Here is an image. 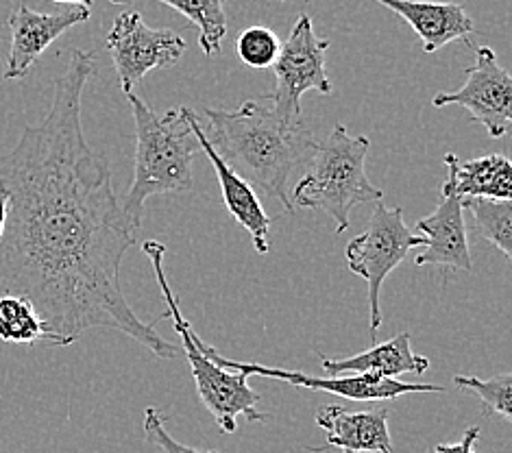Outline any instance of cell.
<instances>
[{"mask_svg": "<svg viewBox=\"0 0 512 453\" xmlns=\"http://www.w3.org/2000/svg\"><path fill=\"white\" fill-rule=\"evenodd\" d=\"M94 72L90 51H72L46 118L24 127L14 149L0 155L7 197L0 297L27 299L53 347L75 345L92 329H116L170 360L181 347L140 321L120 284L138 231L116 197L109 162L83 133L81 103Z\"/></svg>", "mask_w": 512, "mask_h": 453, "instance_id": "1", "label": "cell"}, {"mask_svg": "<svg viewBox=\"0 0 512 453\" xmlns=\"http://www.w3.org/2000/svg\"><path fill=\"white\" fill-rule=\"evenodd\" d=\"M203 114L210 122L205 136L216 153L251 186L277 199L286 212H295L288 181L297 168L308 166L319 146L303 118L282 116L266 96L245 101L236 112L205 109Z\"/></svg>", "mask_w": 512, "mask_h": 453, "instance_id": "2", "label": "cell"}, {"mask_svg": "<svg viewBox=\"0 0 512 453\" xmlns=\"http://www.w3.org/2000/svg\"><path fill=\"white\" fill-rule=\"evenodd\" d=\"M127 101L136 122V164L123 210L133 229L140 231L146 199L190 192L192 162L201 146L190 129L184 107L157 114L133 92H127Z\"/></svg>", "mask_w": 512, "mask_h": 453, "instance_id": "3", "label": "cell"}, {"mask_svg": "<svg viewBox=\"0 0 512 453\" xmlns=\"http://www.w3.org/2000/svg\"><path fill=\"white\" fill-rule=\"evenodd\" d=\"M369 149L371 140L367 136H351L345 125H336L316 146L306 175L290 192L292 205L329 214L338 234H345L353 207L384 199V192L373 186L364 170Z\"/></svg>", "mask_w": 512, "mask_h": 453, "instance_id": "4", "label": "cell"}, {"mask_svg": "<svg viewBox=\"0 0 512 453\" xmlns=\"http://www.w3.org/2000/svg\"><path fill=\"white\" fill-rule=\"evenodd\" d=\"M142 251L153 264L157 286H160L162 297L168 305V314H164V318H173L175 332L181 338V351H184V355L190 362V371L194 377V384H197L199 399L207 408V412L212 414L218 430L223 434H236L240 416H245L247 421H258V423L271 419L266 412L258 410V403L262 401V397L247 384L245 375L223 369V366H218L205 355L201 347L203 340L197 336V332H194L184 312H181V305L177 303L166 279V271H164L166 244L157 240H146L142 244Z\"/></svg>", "mask_w": 512, "mask_h": 453, "instance_id": "5", "label": "cell"}, {"mask_svg": "<svg viewBox=\"0 0 512 453\" xmlns=\"http://www.w3.org/2000/svg\"><path fill=\"white\" fill-rule=\"evenodd\" d=\"M417 247H425V236L412 234L401 207H386L382 203H375L367 231L347 244L349 271L360 275L369 286V332L373 338L382 327L380 292L384 279L404 262L408 251Z\"/></svg>", "mask_w": 512, "mask_h": 453, "instance_id": "6", "label": "cell"}, {"mask_svg": "<svg viewBox=\"0 0 512 453\" xmlns=\"http://www.w3.org/2000/svg\"><path fill=\"white\" fill-rule=\"evenodd\" d=\"M327 48L329 40L316 35L312 18L301 14L273 64L277 77L275 90L266 94L279 114L299 120L303 94L310 90L325 96L332 94V81L325 70Z\"/></svg>", "mask_w": 512, "mask_h": 453, "instance_id": "7", "label": "cell"}, {"mask_svg": "<svg viewBox=\"0 0 512 453\" xmlns=\"http://www.w3.org/2000/svg\"><path fill=\"white\" fill-rule=\"evenodd\" d=\"M107 51L123 92H131L151 70L175 66L186 53V40L170 29H153L138 11H125L107 35Z\"/></svg>", "mask_w": 512, "mask_h": 453, "instance_id": "8", "label": "cell"}, {"mask_svg": "<svg viewBox=\"0 0 512 453\" xmlns=\"http://www.w3.org/2000/svg\"><path fill=\"white\" fill-rule=\"evenodd\" d=\"M201 347L212 362L223 366V369L245 375L247 379L249 377L279 379V382H286L288 386L319 390V393H329V395L345 397V399H353V401H393L401 395H414V393L441 395V393H445V388L438 384H406L397 377H380V375H369V373L314 377V375H306L299 371L275 369V366H264L258 362L229 360V358H225V355L218 353L214 347L205 345V342H201Z\"/></svg>", "mask_w": 512, "mask_h": 453, "instance_id": "9", "label": "cell"}, {"mask_svg": "<svg viewBox=\"0 0 512 453\" xmlns=\"http://www.w3.org/2000/svg\"><path fill=\"white\" fill-rule=\"evenodd\" d=\"M434 107L460 105L469 109L471 120L489 131L493 140L504 138L512 120V79L499 64L493 48H475L473 66L467 68V81L456 92L434 96Z\"/></svg>", "mask_w": 512, "mask_h": 453, "instance_id": "10", "label": "cell"}, {"mask_svg": "<svg viewBox=\"0 0 512 453\" xmlns=\"http://www.w3.org/2000/svg\"><path fill=\"white\" fill-rule=\"evenodd\" d=\"M90 16V7L81 5L57 11V14H40V11H33L24 3L18 5L9 16L11 46L3 79L14 81L27 77L48 46L62 38L72 27L88 22Z\"/></svg>", "mask_w": 512, "mask_h": 453, "instance_id": "11", "label": "cell"}, {"mask_svg": "<svg viewBox=\"0 0 512 453\" xmlns=\"http://www.w3.org/2000/svg\"><path fill=\"white\" fill-rule=\"evenodd\" d=\"M417 229L425 236L423 251L414 257L417 266H445L454 271H473L465 207L454 192L441 188V203L436 210L419 218Z\"/></svg>", "mask_w": 512, "mask_h": 453, "instance_id": "12", "label": "cell"}, {"mask_svg": "<svg viewBox=\"0 0 512 453\" xmlns=\"http://www.w3.org/2000/svg\"><path fill=\"white\" fill-rule=\"evenodd\" d=\"M184 112L190 122L194 138H197L199 146L205 151L207 159H210L214 170H216V177H218V183H221L223 199H225L229 214L234 216L236 223L251 236L255 251L262 255L268 253L271 251V218H268V214L264 212L258 194H255L249 181L242 179L236 170L216 153V149L205 136V129L199 125L197 114H194L188 107H184Z\"/></svg>", "mask_w": 512, "mask_h": 453, "instance_id": "13", "label": "cell"}, {"mask_svg": "<svg viewBox=\"0 0 512 453\" xmlns=\"http://www.w3.org/2000/svg\"><path fill=\"white\" fill-rule=\"evenodd\" d=\"M316 425L327 434V447L358 453H395L388 430V408L349 412L343 406H323Z\"/></svg>", "mask_w": 512, "mask_h": 453, "instance_id": "14", "label": "cell"}, {"mask_svg": "<svg viewBox=\"0 0 512 453\" xmlns=\"http://www.w3.org/2000/svg\"><path fill=\"white\" fill-rule=\"evenodd\" d=\"M386 9L404 18L419 35L423 53H436L456 40L473 33V22L458 3H430V0H377Z\"/></svg>", "mask_w": 512, "mask_h": 453, "instance_id": "15", "label": "cell"}, {"mask_svg": "<svg viewBox=\"0 0 512 453\" xmlns=\"http://www.w3.org/2000/svg\"><path fill=\"white\" fill-rule=\"evenodd\" d=\"M447 179L443 186L460 199H512V166L502 153L460 162L454 153L445 155Z\"/></svg>", "mask_w": 512, "mask_h": 453, "instance_id": "16", "label": "cell"}, {"mask_svg": "<svg viewBox=\"0 0 512 453\" xmlns=\"http://www.w3.org/2000/svg\"><path fill=\"white\" fill-rule=\"evenodd\" d=\"M412 336L410 332H401L395 338H390L386 342H380V345H373L364 353L351 355V358L345 360H329L321 358L323 371L329 377L336 375H380V377H397L404 373H414V375H423L430 369V360L425 355H417L410 347Z\"/></svg>", "mask_w": 512, "mask_h": 453, "instance_id": "17", "label": "cell"}, {"mask_svg": "<svg viewBox=\"0 0 512 453\" xmlns=\"http://www.w3.org/2000/svg\"><path fill=\"white\" fill-rule=\"evenodd\" d=\"M120 5L127 0H112ZM160 3L177 9L199 29V42L207 57H214L223 51V40L227 35V0H160Z\"/></svg>", "mask_w": 512, "mask_h": 453, "instance_id": "18", "label": "cell"}, {"mask_svg": "<svg viewBox=\"0 0 512 453\" xmlns=\"http://www.w3.org/2000/svg\"><path fill=\"white\" fill-rule=\"evenodd\" d=\"M462 207L471 212L475 231L489 240L495 249L512 260V201L510 199H462Z\"/></svg>", "mask_w": 512, "mask_h": 453, "instance_id": "19", "label": "cell"}, {"mask_svg": "<svg viewBox=\"0 0 512 453\" xmlns=\"http://www.w3.org/2000/svg\"><path fill=\"white\" fill-rule=\"evenodd\" d=\"M44 338V327L33 305L22 297H0V340L33 345Z\"/></svg>", "mask_w": 512, "mask_h": 453, "instance_id": "20", "label": "cell"}, {"mask_svg": "<svg viewBox=\"0 0 512 453\" xmlns=\"http://www.w3.org/2000/svg\"><path fill=\"white\" fill-rule=\"evenodd\" d=\"M454 384L462 390H471L480 397L484 412L502 416L504 421H512V375L499 373L489 379H480L473 375H456Z\"/></svg>", "mask_w": 512, "mask_h": 453, "instance_id": "21", "label": "cell"}, {"mask_svg": "<svg viewBox=\"0 0 512 453\" xmlns=\"http://www.w3.org/2000/svg\"><path fill=\"white\" fill-rule=\"evenodd\" d=\"M236 48L242 64L253 70H266L275 64L282 44H279V38L273 29L251 27L240 33Z\"/></svg>", "mask_w": 512, "mask_h": 453, "instance_id": "22", "label": "cell"}, {"mask_svg": "<svg viewBox=\"0 0 512 453\" xmlns=\"http://www.w3.org/2000/svg\"><path fill=\"white\" fill-rule=\"evenodd\" d=\"M144 438H146V443L160 447L164 453H221L214 449L201 451V449L177 443V440L166 432V419L153 406L144 410Z\"/></svg>", "mask_w": 512, "mask_h": 453, "instance_id": "23", "label": "cell"}, {"mask_svg": "<svg viewBox=\"0 0 512 453\" xmlns=\"http://www.w3.org/2000/svg\"><path fill=\"white\" fill-rule=\"evenodd\" d=\"M478 440H480V427L471 425V427H467L465 434L460 436L458 443H454V445H436L434 453H478V451H475Z\"/></svg>", "mask_w": 512, "mask_h": 453, "instance_id": "24", "label": "cell"}, {"mask_svg": "<svg viewBox=\"0 0 512 453\" xmlns=\"http://www.w3.org/2000/svg\"><path fill=\"white\" fill-rule=\"evenodd\" d=\"M5 218H7V197L0 192V236H3V229H5Z\"/></svg>", "mask_w": 512, "mask_h": 453, "instance_id": "25", "label": "cell"}, {"mask_svg": "<svg viewBox=\"0 0 512 453\" xmlns=\"http://www.w3.org/2000/svg\"><path fill=\"white\" fill-rule=\"evenodd\" d=\"M53 3H68V5H81V7H90L92 0H53Z\"/></svg>", "mask_w": 512, "mask_h": 453, "instance_id": "26", "label": "cell"}, {"mask_svg": "<svg viewBox=\"0 0 512 453\" xmlns=\"http://www.w3.org/2000/svg\"><path fill=\"white\" fill-rule=\"evenodd\" d=\"M343 453H358V451H347V449H343Z\"/></svg>", "mask_w": 512, "mask_h": 453, "instance_id": "27", "label": "cell"}, {"mask_svg": "<svg viewBox=\"0 0 512 453\" xmlns=\"http://www.w3.org/2000/svg\"><path fill=\"white\" fill-rule=\"evenodd\" d=\"M282 3H286V0H282Z\"/></svg>", "mask_w": 512, "mask_h": 453, "instance_id": "28", "label": "cell"}]
</instances>
